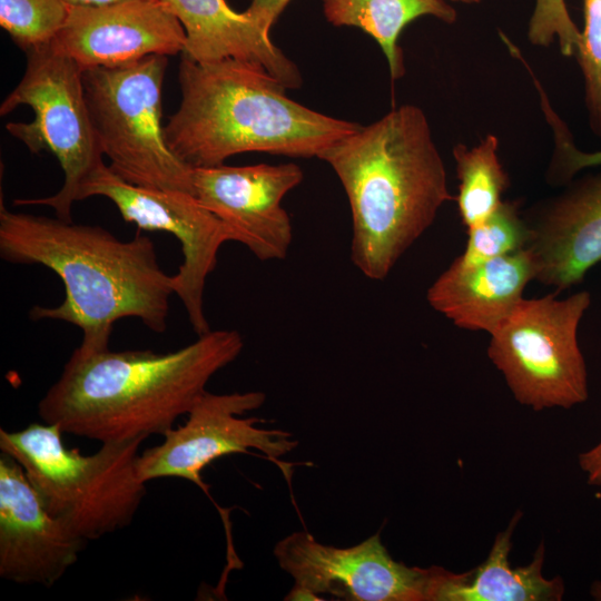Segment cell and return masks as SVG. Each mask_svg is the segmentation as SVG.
<instances>
[{
    "instance_id": "obj_1",
    "label": "cell",
    "mask_w": 601,
    "mask_h": 601,
    "mask_svg": "<svg viewBox=\"0 0 601 601\" xmlns=\"http://www.w3.org/2000/svg\"><path fill=\"white\" fill-rule=\"evenodd\" d=\"M0 256L17 265H41L62 282L65 298L33 306L32 321H61L82 333L80 355L109 348L117 321L135 317L155 333L167 329L174 275L159 266L154 242L137 231L121 240L100 226L16 213L0 203Z\"/></svg>"
},
{
    "instance_id": "obj_2",
    "label": "cell",
    "mask_w": 601,
    "mask_h": 601,
    "mask_svg": "<svg viewBox=\"0 0 601 601\" xmlns=\"http://www.w3.org/2000/svg\"><path fill=\"white\" fill-rule=\"evenodd\" d=\"M244 347L235 329L209 331L177 351H73L38 404L45 423L102 443L165 435Z\"/></svg>"
},
{
    "instance_id": "obj_3",
    "label": "cell",
    "mask_w": 601,
    "mask_h": 601,
    "mask_svg": "<svg viewBox=\"0 0 601 601\" xmlns=\"http://www.w3.org/2000/svg\"><path fill=\"white\" fill-rule=\"evenodd\" d=\"M338 177L352 217L351 260L383 280L455 199L424 111L402 105L359 126L318 157Z\"/></svg>"
},
{
    "instance_id": "obj_4",
    "label": "cell",
    "mask_w": 601,
    "mask_h": 601,
    "mask_svg": "<svg viewBox=\"0 0 601 601\" xmlns=\"http://www.w3.org/2000/svg\"><path fill=\"white\" fill-rule=\"evenodd\" d=\"M181 100L165 126L170 150L191 168L243 152L318 158L359 125L290 99L265 69L228 58L197 62L181 55Z\"/></svg>"
},
{
    "instance_id": "obj_5",
    "label": "cell",
    "mask_w": 601,
    "mask_h": 601,
    "mask_svg": "<svg viewBox=\"0 0 601 601\" xmlns=\"http://www.w3.org/2000/svg\"><path fill=\"white\" fill-rule=\"evenodd\" d=\"M62 434L49 423L1 428L0 450L22 467L49 514L86 542L129 525L146 494L136 466L145 440L102 443L83 455L66 447Z\"/></svg>"
},
{
    "instance_id": "obj_6",
    "label": "cell",
    "mask_w": 601,
    "mask_h": 601,
    "mask_svg": "<svg viewBox=\"0 0 601 601\" xmlns=\"http://www.w3.org/2000/svg\"><path fill=\"white\" fill-rule=\"evenodd\" d=\"M167 56L82 71L89 114L109 168L141 187L195 196L193 168L168 147L161 125Z\"/></svg>"
},
{
    "instance_id": "obj_7",
    "label": "cell",
    "mask_w": 601,
    "mask_h": 601,
    "mask_svg": "<svg viewBox=\"0 0 601 601\" xmlns=\"http://www.w3.org/2000/svg\"><path fill=\"white\" fill-rule=\"evenodd\" d=\"M590 305L588 290L565 298H523L490 334L487 356L520 404L568 410L589 398L578 331Z\"/></svg>"
},
{
    "instance_id": "obj_8",
    "label": "cell",
    "mask_w": 601,
    "mask_h": 601,
    "mask_svg": "<svg viewBox=\"0 0 601 601\" xmlns=\"http://www.w3.org/2000/svg\"><path fill=\"white\" fill-rule=\"evenodd\" d=\"M27 53V67L17 87L4 98L0 115L29 106L30 122H9L7 130L32 154H52L63 171V184L53 195L16 199L17 206L43 205L71 221V207L90 175L104 162L82 83V69L50 43Z\"/></svg>"
},
{
    "instance_id": "obj_9",
    "label": "cell",
    "mask_w": 601,
    "mask_h": 601,
    "mask_svg": "<svg viewBox=\"0 0 601 601\" xmlns=\"http://www.w3.org/2000/svg\"><path fill=\"white\" fill-rule=\"evenodd\" d=\"M91 196L108 198L126 223L144 230L167 231L178 239L183 262L174 275L175 294L193 331L198 336L209 332L204 309L205 285L217 265L221 245L230 242L221 220L191 194L129 184L105 164L85 181L79 199Z\"/></svg>"
},
{
    "instance_id": "obj_10",
    "label": "cell",
    "mask_w": 601,
    "mask_h": 601,
    "mask_svg": "<svg viewBox=\"0 0 601 601\" xmlns=\"http://www.w3.org/2000/svg\"><path fill=\"white\" fill-rule=\"evenodd\" d=\"M265 401L266 395L259 391L228 394L206 391L184 425L173 427L164 435L162 443L138 455L139 479L147 483L154 479L179 477L209 494L201 473L219 457L252 454L255 450L279 464L278 459L296 449L298 442L289 432L258 426L263 422L258 417H242Z\"/></svg>"
},
{
    "instance_id": "obj_11",
    "label": "cell",
    "mask_w": 601,
    "mask_h": 601,
    "mask_svg": "<svg viewBox=\"0 0 601 601\" xmlns=\"http://www.w3.org/2000/svg\"><path fill=\"white\" fill-rule=\"evenodd\" d=\"M273 553L280 569L294 579V587L317 598L426 601L428 568L395 561L380 533L356 545L337 548L297 531L277 542Z\"/></svg>"
},
{
    "instance_id": "obj_12",
    "label": "cell",
    "mask_w": 601,
    "mask_h": 601,
    "mask_svg": "<svg viewBox=\"0 0 601 601\" xmlns=\"http://www.w3.org/2000/svg\"><path fill=\"white\" fill-rule=\"evenodd\" d=\"M304 178L294 162L193 168L195 197L218 217L230 242L259 260H282L293 242L284 197Z\"/></svg>"
},
{
    "instance_id": "obj_13",
    "label": "cell",
    "mask_w": 601,
    "mask_h": 601,
    "mask_svg": "<svg viewBox=\"0 0 601 601\" xmlns=\"http://www.w3.org/2000/svg\"><path fill=\"white\" fill-rule=\"evenodd\" d=\"M50 46L86 70L122 66L151 55H177L185 49L186 33L160 0H127L69 6Z\"/></svg>"
},
{
    "instance_id": "obj_14",
    "label": "cell",
    "mask_w": 601,
    "mask_h": 601,
    "mask_svg": "<svg viewBox=\"0 0 601 601\" xmlns=\"http://www.w3.org/2000/svg\"><path fill=\"white\" fill-rule=\"evenodd\" d=\"M87 542L45 509L22 467L0 455V577L52 587Z\"/></svg>"
},
{
    "instance_id": "obj_15",
    "label": "cell",
    "mask_w": 601,
    "mask_h": 601,
    "mask_svg": "<svg viewBox=\"0 0 601 601\" xmlns=\"http://www.w3.org/2000/svg\"><path fill=\"white\" fill-rule=\"evenodd\" d=\"M539 283L564 290L601 262V173L585 175L526 218Z\"/></svg>"
},
{
    "instance_id": "obj_16",
    "label": "cell",
    "mask_w": 601,
    "mask_h": 601,
    "mask_svg": "<svg viewBox=\"0 0 601 601\" xmlns=\"http://www.w3.org/2000/svg\"><path fill=\"white\" fill-rule=\"evenodd\" d=\"M534 277L526 248L480 263L456 257L428 287L426 299L455 326L491 334L521 303Z\"/></svg>"
},
{
    "instance_id": "obj_17",
    "label": "cell",
    "mask_w": 601,
    "mask_h": 601,
    "mask_svg": "<svg viewBox=\"0 0 601 601\" xmlns=\"http://www.w3.org/2000/svg\"><path fill=\"white\" fill-rule=\"evenodd\" d=\"M186 33L183 56L197 62L237 59L256 65L287 89L302 86L298 67L272 41L246 11L226 0H160Z\"/></svg>"
},
{
    "instance_id": "obj_18",
    "label": "cell",
    "mask_w": 601,
    "mask_h": 601,
    "mask_svg": "<svg viewBox=\"0 0 601 601\" xmlns=\"http://www.w3.org/2000/svg\"><path fill=\"white\" fill-rule=\"evenodd\" d=\"M516 512L508 528L494 539L487 558L475 569L454 573L428 568L426 601H560L564 594L561 577L543 575L545 545L541 542L531 562L512 568L509 555L512 534L521 519Z\"/></svg>"
},
{
    "instance_id": "obj_19",
    "label": "cell",
    "mask_w": 601,
    "mask_h": 601,
    "mask_svg": "<svg viewBox=\"0 0 601 601\" xmlns=\"http://www.w3.org/2000/svg\"><path fill=\"white\" fill-rule=\"evenodd\" d=\"M322 3L329 23L362 29L380 45L392 79L405 72L398 38L408 23L422 16L454 23L457 17L445 0H322Z\"/></svg>"
},
{
    "instance_id": "obj_20",
    "label": "cell",
    "mask_w": 601,
    "mask_h": 601,
    "mask_svg": "<svg viewBox=\"0 0 601 601\" xmlns=\"http://www.w3.org/2000/svg\"><path fill=\"white\" fill-rule=\"evenodd\" d=\"M499 138L487 134L477 145L457 144L453 148L459 179L455 197L466 228L484 220L501 203L509 176L499 158Z\"/></svg>"
},
{
    "instance_id": "obj_21",
    "label": "cell",
    "mask_w": 601,
    "mask_h": 601,
    "mask_svg": "<svg viewBox=\"0 0 601 601\" xmlns=\"http://www.w3.org/2000/svg\"><path fill=\"white\" fill-rule=\"evenodd\" d=\"M531 229L519 204L502 203L481 223L467 228V240L459 258L464 263H480L525 249Z\"/></svg>"
},
{
    "instance_id": "obj_22",
    "label": "cell",
    "mask_w": 601,
    "mask_h": 601,
    "mask_svg": "<svg viewBox=\"0 0 601 601\" xmlns=\"http://www.w3.org/2000/svg\"><path fill=\"white\" fill-rule=\"evenodd\" d=\"M68 10L63 0H0V24L28 52L53 40Z\"/></svg>"
},
{
    "instance_id": "obj_23",
    "label": "cell",
    "mask_w": 601,
    "mask_h": 601,
    "mask_svg": "<svg viewBox=\"0 0 601 601\" xmlns=\"http://www.w3.org/2000/svg\"><path fill=\"white\" fill-rule=\"evenodd\" d=\"M584 26L575 57L584 80L589 124L601 139V0H583Z\"/></svg>"
},
{
    "instance_id": "obj_24",
    "label": "cell",
    "mask_w": 601,
    "mask_h": 601,
    "mask_svg": "<svg viewBox=\"0 0 601 601\" xmlns=\"http://www.w3.org/2000/svg\"><path fill=\"white\" fill-rule=\"evenodd\" d=\"M580 37L581 31L572 20L565 0H535L528 29L532 45L548 47L558 40L561 53L572 57Z\"/></svg>"
},
{
    "instance_id": "obj_25",
    "label": "cell",
    "mask_w": 601,
    "mask_h": 601,
    "mask_svg": "<svg viewBox=\"0 0 601 601\" xmlns=\"http://www.w3.org/2000/svg\"><path fill=\"white\" fill-rule=\"evenodd\" d=\"M543 110L554 135V151L548 170L550 184H568L579 171L601 166V150L593 152L579 150L566 126L551 106L546 105Z\"/></svg>"
},
{
    "instance_id": "obj_26",
    "label": "cell",
    "mask_w": 601,
    "mask_h": 601,
    "mask_svg": "<svg viewBox=\"0 0 601 601\" xmlns=\"http://www.w3.org/2000/svg\"><path fill=\"white\" fill-rule=\"evenodd\" d=\"M290 0H250L247 14L267 33Z\"/></svg>"
},
{
    "instance_id": "obj_27",
    "label": "cell",
    "mask_w": 601,
    "mask_h": 601,
    "mask_svg": "<svg viewBox=\"0 0 601 601\" xmlns=\"http://www.w3.org/2000/svg\"><path fill=\"white\" fill-rule=\"evenodd\" d=\"M578 463L590 485H601V441L578 455Z\"/></svg>"
},
{
    "instance_id": "obj_28",
    "label": "cell",
    "mask_w": 601,
    "mask_h": 601,
    "mask_svg": "<svg viewBox=\"0 0 601 601\" xmlns=\"http://www.w3.org/2000/svg\"><path fill=\"white\" fill-rule=\"evenodd\" d=\"M68 6H78V7H98L107 6L116 2L127 1V0H63Z\"/></svg>"
},
{
    "instance_id": "obj_29",
    "label": "cell",
    "mask_w": 601,
    "mask_h": 601,
    "mask_svg": "<svg viewBox=\"0 0 601 601\" xmlns=\"http://www.w3.org/2000/svg\"><path fill=\"white\" fill-rule=\"evenodd\" d=\"M591 597L597 600L601 601V581H594L590 589Z\"/></svg>"
},
{
    "instance_id": "obj_30",
    "label": "cell",
    "mask_w": 601,
    "mask_h": 601,
    "mask_svg": "<svg viewBox=\"0 0 601 601\" xmlns=\"http://www.w3.org/2000/svg\"><path fill=\"white\" fill-rule=\"evenodd\" d=\"M450 1H457V2H463V3H479L482 0H450Z\"/></svg>"
}]
</instances>
